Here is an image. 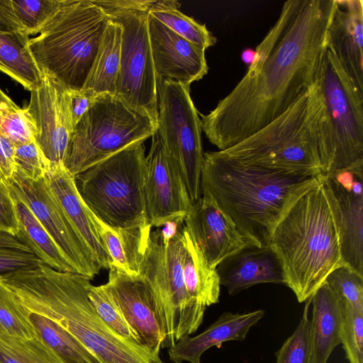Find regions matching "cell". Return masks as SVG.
Instances as JSON below:
<instances>
[{
    "mask_svg": "<svg viewBox=\"0 0 363 363\" xmlns=\"http://www.w3.org/2000/svg\"><path fill=\"white\" fill-rule=\"evenodd\" d=\"M337 0H288L256 48L246 74L213 110L201 129L224 150L281 116L315 81Z\"/></svg>",
    "mask_w": 363,
    "mask_h": 363,
    "instance_id": "obj_1",
    "label": "cell"
},
{
    "mask_svg": "<svg viewBox=\"0 0 363 363\" xmlns=\"http://www.w3.org/2000/svg\"><path fill=\"white\" fill-rule=\"evenodd\" d=\"M1 280L26 308L61 325L102 363H163L99 318L88 297L89 277L41 263L4 274Z\"/></svg>",
    "mask_w": 363,
    "mask_h": 363,
    "instance_id": "obj_2",
    "label": "cell"
},
{
    "mask_svg": "<svg viewBox=\"0 0 363 363\" xmlns=\"http://www.w3.org/2000/svg\"><path fill=\"white\" fill-rule=\"evenodd\" d=\"M318 176L288 174L242 164L218 151L203 152L201 195L211 198L252 244L267 246L291 204Z\"/></svg>",
    "mask_w": 363,
    "mask_h": 363,
    "instance_id": "obj_3",
    "label": "cell"
},
{
    "mask_svg": "<svg viewBox=\"0 0 363 363\" xmlns=\"http://www.w3.org/2000/svg\"><path fill=\"white\" fill-rule=\"evenodd\" d=\"M299 303L311 298L328 275L344 266L338 220L321 174L289 208L269 241Z\"/></svg>",
    "mask_w": 363,
    "mask_h": 363,
    "instance_id": "obj_4",
    "label": "cell"
},
{
    "mask_svg": "<svg viewBox=\"0 0 363 363\" xmlns=\"http://www.w3.org/2000/svg\"><path fill=\"white\" fill-rule=\"evenodd\" d=\"M323 107L315 81L281 116L218 153L244 165L288 174H320L319 121Z\"/></svg>",
    "mask_w": 363,
    "mask_h": 363,
    "instance_id": "obj_5",
    "label": "cell"
},
{
    "mask_svg": "<svg viewBox=\"0 0 363 363\" xmlns=\"http://www.w3.org/2000/svg\"><path fill=\"white\" fill-rule=\"evenodd\" d=\"M110 21L92 0H67L39 35L29 39L41 72L68 90H82Z\"/></svg>",
    "mask_w": 363,
    "mask_h": 363,
    "instance_id": "obj_6",
    "label": "cell"
},
{
    "mask_svg": "<svg viewBox=\"0 0 363 363\" xmlns=\"http://www.w3.org/2000/svg\"><path fill=\"white\" fill-rule=\"evenodd\" d=\"M145 147L138 142L74 176L88 208L108 226L150 232L145 198Z\"/></svg>",
    "mask_w": 363,
    "mask_h": 363,
    "instance_id": "obj_7",
    "label": "cell"
},
{
    "mask_svg": "<svg viewBox=\"0 0 363 363\" xmlns=\"http://www.w3.org/2000/svg\"><path fill=\"white\" fill-rule=\"evenodd\" d=\"M316 81L323 101L318 131L320 174L363 165V92L327 48Z\"/></svg>",
    "mask_w": 363,
    "mask_h": 363,
    "instance_id": "obj_8",
    "label": "cell"
},
{
    "mask_svg": "<svg viewBox=\"0 0 363 363\" xmlns=\"http://www.w3.org/2000/svg\"><path fill=\"white\" fill-rule=\"evenodd\" d=\"M157 125L116 95H98L74 128L64 166L74 177L138 142L152 137Z\"/></svg>",
    "mask_w": 363,
    "mask_h": 363,
    "instance_id": "obj_9",
    "label": "cell"
},
{
    "mask_svg": "<svg viewBox=\"0 0 363 363\" xmlns=\"http://www.w3.org/2000/svg\"><path fill=\"white\" fill-rule=\"evenodd\" d=\"M184 225L170 240L162 237L160 229L151 231L139 269V275L153 290L165 323L167 336L163 346L171 347L194 333L206 309L189 296L185 287Z\"/></svg>",
    "mask_w": 363,
    "mask_h": 363,
    "instance_id": "obj_10",
    "label": "cell"
},
{
    "mask_svg": "<svg viewBox=\"0 0 363 363\" xmlns=\"http://www.w3.org/2000/svg\"><path fill=\"white\" fill-rule=\"evenodd\" d=\"M157 130L194 203L201 196L203 152L201 119L190 96V85L157 77Z\"/></svg>",
    "mask_w": 363,
    "mask_h": 363,
    "instance_id": "obj_11",
    "label": "cell"
},
{
    "mask_svg": "<svg viewBox=\"0 0 363 363\" xmlns=\"http://www.w3.org/2000/svg\"><path fill=\"white\" fill-rule=\"evenodd\" d=\"M104 11L122 30L116 96L157 125V77L148 32L149 12L131 9Z\"/></svg>",
    "mask_w": 363,
    "mask_h": 363,
    "instance_id": "obj_12",
    "label": "cell"
},
{
    "mask_svg": "<svg viewBox=\"0 0 363 363\" xmlns=\"http://www.w3.org/2000/svg\"><path fill=\"white\" fill-rule=\"evenodd\" d=\"M5 182L11 194L28 207L79 274L91 279L99 274L101 268L96 259L72 226L45 177L35 181L16 171Z\"/></svg>",
    "mask_w": 363,
    "mask_h": 363,
    "instance_id": "obj_13",
    "label": "cell"
},
{
    "mask_svg": "<svg viewBox=\"0 0 363 363\" xmlns=\"http://www.w3.org/2000/svg\"><path fill=\"white\" fill-rule=\"evenodd\" d=\"M104 286L120 308L138 343L159 357L166 340V326L148 281L139 274H128L111 267Z\"/></svg>",
    "mask_w": 363,
    "mask_h": 363,
    "instance_id": "obj_14",
    "label": "cell"
},
{
    "mask_svg": "<svg viewBox=\"0 0 363 363\" xmlns=\"http://www.w3.org/2000/svg\"><path fill=\"white\" fill-rule=\"evenodd\" d=\"M145 198L150 227H162L177 218H185L192 203L182 176L168 155L157 129L145 157Z\"/></svg>",
    "mask_w": 363,
    "mask_h": 363,
    "instance_id": "obj_15",
    "label": "cell"
},
{
    "mask_svg": "<svg viewBox=\"0 0 363 363\" xmlns=\"http://www.w3.org/2000/svg\"><path fill=\"white\" fill-rule=\"evenodd\" d=\"M321 176L336 209L344 266L363 277V165Z\"/></svg>",
    "mask_w": 363,
    "mask_h": 363,
    "instance_id": "obj_16",
    "label": "cell"
},
{
    "mask_svg": "<svg viewBox=\"0 0 363 363\" xmlns=\"http://www.w3.org/2000/svg\"><path fill=\"white\" fill-rule=\"evenodd\" d=\"M26 108L35 126V141L50 166L64 164L74 129L68 90L56 80L43 74L40 84L30 91Z\"/></svg>",
    "mask_w": 363,
    "mask_h": 363,
    "instance_id": "obj_17",
    "label": "cell"
},
{
    "mask_svg": "<svg viewBox=\"0 0 363 363\" xmlns=\"http://www.w3.org/2000/svg\"><path fill=\"white\" fill-rule=\"evenodd\" d=\"M184 225L211 269H216L230 255L253 245L206 196H201L191 204Z\"/></svg>",
    "mask_w": 363,
    "mask_h": 363,
    "instance_id": "obj_18",
    "label": "cell"
},
{
    "mask_svg": "<svg viewBox=\"0 0 363 363\" xmlns=\"http://www.w3.org/2000/svg\"><path fill=\"white\" fill-rule=\"evenodd\" d=\"M148 32L156 77L190 85L208 73L205 50L179 36L150 14Z\"/></svg>",
    "mask_w": 363,
    "mask_h": 363,
    "instance_id": "obj_19",
    "label": "cell"
},
{
    "mask_svg": "<svg viewBox=\"0 0 363 363\" xmlns=\"http://www.w3.org/2000/svg\"><path fill=\"white\" fill-rule=\"evenodd\" d=\"M326 48L363 92V1L337 0L326 33Z\"/></svg>",
    "mask_w": 363,
    "mask_h": 363,
    "instance_id": "obj_20",
    "label": "cell"
},
{
    "mask_svg": "<svg viewBox=\"0 0 363 363\" xmlns=\"http://www.w3.org/2000/svg\"><path fill=\"white\" fill-rule=\"evenodd\" d=\"M216 270L230 296L258 284H285L281 262L269 245H247L223 260Z\"/></svg>",
    "mask_w": 363,
    "mask_h": 363,
    "instance_id": "obj_21",
    "label": "cell"
},
{
    "mask_svg": "<svg viewBox=\"0 0 363 363\" xmlns=\"http://www.w3.org/2000/svg\"><path fill=\"white\" fill-rule=\"evenodd\" d=\"M45 182L72 226L94 255L101 269L111 267V259L91 218V211L81 198L74 177L64 164L50 166Z\"/></svg>",
    "mask_w": 363,
    "mask_h": 363,
    "instance_id": "obj_22",
    "label": "cell"
},
{
    "mask_svg": "<svg viewBox=\"0 0 363 363\" xmlns=\"http://www.w3.org/2000/svg\"><path fill=\"white\" fill-rule=\"evenodd\" d=\"M264 310L245 313H223L201 333L186 336L169 347L168 354L171 361L182 363H201L204 352L212 347L220 348L223 342L243 341L250 328L264 315Z\"/></svg>",
    "mask_w": 363,
    "mask_h": 363,
    "instance_id": "obj_23",
    "label": "cell"
},
{
    "mask_svg": "<svg viewBox=\"0 0 363 363\" xmlns=\"http://www.w3.org/2000/svg\"><path fill=\"white\" fill-rule=\"evenodd\" d=\"M310 320L311 363H327L333 350L340 344L341 308L339 298L325 281L311 296Z\"/></svg>",
    "mask_w": 363,
    "mask_h": 363,
    "instance_id": "obj_24",
    "label": "cell"
},
{
    "mask_svg": "<svg viewBox=\"0 0 363 363\" xmlns=\"http://www.w3.org/2000/svg\"><path fill=\"white\" fill-rule=\"evenodd\" d=\"M91 218L111 259V267L128 274L138 275L151 231L113 228L99 220L91 211Z\"/></svg>",
    "mask_w": 363,
    "mask_h": 363,
    "instance_id": "obj_25",
    "label": "cell"
},
{
    "mask_svg": "<svg viewBox=\"0 0 363 363\" xmlns=\"http://www.w3.org/2000/svg\"><path fill=\"white\" fill-rule=\"evenodd\" d=\"M183 233L186 247L183 263L185 287L189 296L206 308L219 301V277L216 270L207 264L184 225Z\"/></svg>",
    "mask_w": 363,
    "mask_h": 363,
    "instance_id": "obj_26",
    "label": "cell"
},
{
    "mask_svg": "<svg viewBox=\"0 0 363 363\" xmlns=\"http://www.w3.org/2000/svg\"><path fill=\"white\" fill-rule=\"evenodd\" d=\"M29 39L22 31H0V71L31 91L43 74L30 51Z\"/></svg>",
    "mask_w": 363,
    "mask_h": 363,
    "instance_id": "obj_27",
    "label": "cell"
},
{
    "mask_svg": "<svg viewBox=\"0 0 363 363\" xmlns=\"http://www.w3.org/2000/svg\"><path fill=\"white\" fill-rule=\"evenodd\" d=\"M11 196L18 222L16 238L49 267L60 272L78 273L28 207L16 196Z\"/></svg>",
    "mask_w": 363,
    "mask_h": 363,
    "instance_id": "obj_28",
    "label": "cell"
},
{
    "mask_svg": "<svg viewBox=\"0 0 363 363\" xmlns=\"http://www.w3.org/2000/svg\"><path fill=\"white\" fill-rule=\"evenodd\" d=\"M121 28L111 21L105 31L99 50L83 89L96 95H116L119 72Z\"/></svg>",
    "mask_w": 363,
    "mask_h": 363,
    "instance_id": "obj_29",
    "label": "cell"
},
{
    "mask_svg": "<svg viewBox=\"0 0 363 363\" xmlns=\"http://www.w3.org/2000/svg\"><path fill=\"white\" fill-rule=\"evenodd\" d=\"M28 318L36 335L64 363H102L75 337L55 322L30 311Z\"/></svg>",
    "mask_w": 363,
    "mask_h": 363,
    "instance_id": "obj_30",
    "label": "cell"
},
{
    "mask_svg": "<svg viewBox=\"0 0 363 363\" xmlns=\"http://www.w3.org/2000/svg\"><path fill=\"white\" fill-rule=\"evenodd\" d=\"M0 363H64L38 336L0 335Z\"/></svg>",
    "mask_w": 363,
    "mask_h": 363,
    "instance_id": "obj_31",
    "label": "cell"
},
{
    "mask_svg": "<svg viewBox=\"0 0 363 363\" xmlns=\"http://www.w3.org/2000/svg\"><path fill=\"white\" fill-rule=\"evenodd\" d=\"M28 315V309L4 284L0 276V335L35 338L37 335Z\"/></svg>",
    "mask_w": 363,
    "mask_h": 363,
    "instance_id": "obj_32",
    "label": "cell"
},
{
    "mask_svg": "<svg viewBox=\"0 0 363 363\" xmlns=\"http://www.w3.org/2000/svg\"><path fill=\"white\" fill-rule=\"evenodd\" d=\"M149 14L203 50L214 45L217 41L205 24L199 23L179 9L159 10L151 11Z\"/></svg>",
    "mask_w": 363,
    "mask_h": 363,
    "instance_id": "obj_33",
    "label": "cell"
},
{
    "mask_svg": "<svg viewBox=\"0 0 363 363\" xmlns=\"http://www.w3.org/2000/svg\"><path fill=\"white\" fill-rule=\"evenodd\" d=\"M88 297L97 315L114 333L128 342L139 345L120 308L104 284L91 285Z\"/></svg>",
    "mask_w": 363,
    "mask_h": 363,
    "instance_id": "obj_34",
    "label": "cell"
},
{
    "mask_svg": "<svg viewBox=\"0 0 363 363\" xmlns=\"http://www.w3.org/2000/svg\"><path fill=\"white\" fill-rule=\"evenodd\" d=\"M67 0H12L15 13L29 36L40 33Z\"/></svg>",
    "mask_w": 363,
    "mask_h": 363,
    "instance_id": "obj_35",
    "label": "cell"
},
{
    "mask_svg": "<svg viewBox=\"0 0 363 363\" xmlns=\"http://www.w3.org/2000/svg\"><path fill=\"white\" fill-rule=\"evenodd\" d=\"M340 341L349 363H363V313L340 300Z\"/></svg>",
    "mask_w": 363,
    "mask_h": 363,
    "instance_id": "obj_36",
    "label": "cell"
},
{
    "mask_svg": "<svg viewBox=\"0 0 363 363\" xmlns=\"http://www.w3.org/2000/svg\"><path fill=\"white\" fill-rule=\"evenodd\" d=\"M311 298L306 301L300 322L293 334L276 352L275 363H311L308 309Z\"/></svg>",
    "mask_w": 363,
    "mask_h": 363,
    "instance_id": "obj_37",
    "label": "cell"
},
{
    "mask_svg": "<svg viewBox=\"0 0 363 363\" xmlns=\"http://www.w3.org/2000/svg\"><path fill=\"white\" fill-rule=\"evenodd\" d=\"M0 131L15 145L35 141L36 129L27 108L0 104Z\"/></svg>",
    "mask_w": 363,
    "mask_h": 363,
    "instance_id": "obj_38",
    "label": "cell"
},
{
    "mask_svg": "<svg viewBox=\"0 0 363 363\" xmlns=\"http://www.w3.org/2000/svg\"><path fill=\"white\" fill-rule=\"evenodd\" d=\"M325 282L340 300L363 313V277L348 267L341 266L328 275Z\"/></svg>",
    "mask_w": 363,
    "mask_h": 363,
    "instance_id": "obj_39",
    "label": "cell"
},
{
    "mask_svg": "<svg viewBox=\"0 0 363 363\" xmlns=\"http://www.w3.org/2000/svg\"><path fill=\"white\" fill-rule=\"evenodd\" d=\"M14 162L16 171L35 181L44 178L50 167V162L35 141L16 145Z\"/></svg>",
    "mask_w": 363,
    "mask_h": 363,
    "instance_id": "obj_40",
    "label": "cell"
},
{
    "mask_svg": "<svg viewBox=\"0 0 363 363\" xmlns=\"http://www.w3.org/2000/svg\"><path fill=\"white\" fill-rule=\"evenodd\" d=\"M44 263L35 254L0 247V276Z\"/></svg>",
    "mask_w": 363,
    "mask_h": 363,
    "instance_id": "obj_41",
    "label": "cell"
},
{
    "mask_svg": "<svg viewBox=\"0 0 363 363\" xmlns=\"http://www.w3.org/2000/svg\"><path fill=\"white\" fill-rule=\"evenodd\" d=\"M0 233L16 237L18 222L13 199L7 183L0 179Z\"/></svg>",
    "mask_w": 363,
    "mask_h": 363,
    "instance_id": "obj_42",
    "label": "cell"
},
{
    "mask_svg": "<svg viewBox=\"0 0 363 363\" xmlns=\"http://www.w3.org/2000/svg\"><path fill=\"white\" fill-rule=\"evenodd\" d=\"M92 1L104 10L113 9H131L151 11L164 9H179L180 3L172 0H111Z\"/></svg>",
    "mask_w": 363,
    "mask_h": 363,
    "instance_id": "obj_43",
    "label": "cell"
},
{
    "mask_svg": "<svg viewBox=\"0 0 363 363\" xmlns=\"http://www.w3.org/2000/svg\"><path fill=\"white\" fill-rule=\"evenodd\" d=\"M68 90V89H67ZM69 107L74 128L94 102L97 95L89 90H68Z\"/></svg>",
    "mask_w": 363,
    "mask_h": 363,
    "instance_id": "obj_44",
    "label": "cell"
},
{
    "mask_svg": "<svg viewBox=\"0 0 363 363\" xmlns=\"http://www.w3.org/2000/svg\"><path fill=\"white\" fill-rule=\"evenodd\" d=\"M0 31L24 32V28L15 13L12 0H0Z\"/></svg>",
    "mask_w": 363,
    "mask_h": 363,
    "instance_id": "obj_45",
    "label": "cell"
},
{
    "mask_svg": "<svg viewBox=\"0 0 363 363\" xmlns=\"http://www.w3.org/2000/svg\"><path fill=\"white\" fill-rule=\"evenodd\" d=\"M0 247L33 253L32 250L18 238L2 233H0Z\"/></svg>",
    "mask_w": 363,
    "mask_h": 363,
    "instance_id": "obj_46",
    "label": "cell"
},
{
    "mask_svg": "<svg viewBox=\"0 0 363 363\" xmlns=\"http://www.w3.org/2000/svg\"><path fill=\"white\" fill-rule=\"evenodd\" d=\"M256 58V51L250 48L245 49L241 54L242 60L249 66L253 64Z\"/></svg>",
    "mask_w": 363,
    "mask_h": 363,
    "instance_id": "obj_47",
    "label": "cell"
},
{
    "mask_svg": "<svg viewBox=\"0 0 363 363\" xmlns=\"http://www.w3.org/2000/svg\"><path fill=\"white\" fill-rule=\"evenodd\" d=\"M14 103L1 89H0V104Z\"/></svg>",
    "mask_w": 363,
    "mask_h": 363,
    "instance_id": "obj_48",
    "label": "cell"
}]
</instances>
